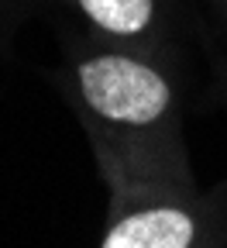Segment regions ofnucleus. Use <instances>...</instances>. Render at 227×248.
Masks as SVG:
<instances>
[{
	"label": "nucleus",
	"instance_id": "f03ea898",
	"mask_svg": "<svg viewBox=\"0 0 227 248\" xmlns=\"http://www.w3.org/2000/svg\"><path fill=\"white\" fill-rule=\"evenodd\" d=\"M107 193L100 248H227V207L200 186L121 183Z\"/></svg>",
	"mask_w": 227,
	"mask_h": 248
},
{
	"label": "nucleus",
	"instance_id": "f257e3e1",
	"mask_svg": "<svg viewBox=\"0 0 227 248\" xmlns=\"http://www.w3.org/2000/svg\"><path fill=\"white\" fill-rule=\"evenodd\" d=\"M66 90L107 186H197L169 66L86 38L69 45Z\"/></svg>",
	"mask_w": 227,
	"mask_h": 248
},
{
	"label": "nucleus",
	"instance_id": "7ed1b4c3",
	"mask_svg": "<svg viewBox=\"0 0 227 248\" xmlns=\"http://www.w3.org/2000/svg\"><path fill=\"white\" fill-rule=\"evenodd\" d=\"M90 28V38L148 55L172 69L176 59V11L172 0H69Z\"/></svg>",
	"mask_w": 227,
	"mask_h": 248
},
{
	"label": "nucleus",
	"instance_id": "20e7f679",
	"mask_svg": "<svg viewBox=\"0 0 227 248\" xmlns=\"http://www.w3.org/2000/svg\"><path fill=\"white\" fill-rule=\"evenodd\" d=\"M213 4V11H217V17L224 21V31H227V0H210Z\"/></svg>",
	"mask_w": 227,
	"mask_h": 248
},
{
	"label": "nucleus",
	"instance_id": "39448f33",
	"mask_svg": "<svg viewBox=\"0 0 227 248\" xmlns=\"http://www.w3.org/2000/svg\"><path fill=\"white\" fill-rule=\"evenodd\" d=\"M0 4H35V0H0Z\"/></svg>",
	"mask_w": 227,
	"mask_h": 248
}]
</instances>
